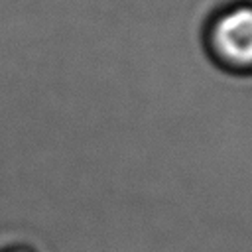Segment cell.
<instances>
[{
  "mask_svg": "<svg viewBox=\"0 0 252 252\" xmlns=\"http://www.w3.org/2000/svg\"><path fill=\"white\" fill-rule=\"evenodd\" d=\"M211 47L222 65L252 69V6H236L220 14L211 28Z\"/></svg>",
  "mask_w": 252,
  "mask_h": 252,
  "instance_id": "cell-1",
  "label": "cell"
}]
</instances>
